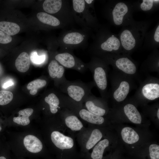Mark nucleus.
Instances as JSON below:
<instances>
[{"label": "nucleus", "instance_id": "nucleus-10", "mask_svg": "<svg viewBox=\"0 0 159 159\" xmlns=\"http://www.w3.org/2000/svg\"><path fill=\"white\" fill-rule=\"evenodd\" d=\"M23 143L26 149L31 153H38L42 149L43 145L41 141L33 135L26 136L23 140Z\"/></svg>", "mask_w": 159, "mask_h": 159}, {"label": "nucleus", "instance_id": "nucleus-13", "mask_svg": "<svg viewBox=\"0 0 159 159\" xmlns=\"http://www.w3.org/2000/svg\"><path fill=\"white\" fill-rule=\"evenodd\" d=\"M115 64L118 68L126 74H132L136 72L135 64L127 58L118 59L116 61Z\"/></svg>", "mask_w": 159, "mask_h": 159}, {"label": "nucleus", "instance_id": "nucleus-14", "mask_svg": "<svg viewBox=\"0 0 159 159\" xmlns=\"http://www.w3.org/2000/svg\"><path fill=\"white\" fill-rule=\"evenodd\" d=\"M144 96L150 100H153L159 97V85L150 83L145 85L142 89Z\"/></svg>", "mask_w": 159, "mask_h": 159}, {"label": "nucleus", "instance_id": "nucleus-23", "mask_svg": "<svg viewBox=\"0 0 159 159\" xmlns=\"http://www.w3.org/2000/svg\"><path fill=\"white\" fill-rule=\"evenodd\" d=\"M84 101L87 109L91 113L100 116H103L105 114L106 110L95 104L91 97V94L85 98Z\"/></svg>", "mask_w": 159, "mask_h": 159}, {"label": "nucleus", "instance_id": "nucleus-12", "mask_svg": "<svg viewBox=\"0 0 159 159\" xmlns=\"http://www.w3.org/2000/svg\"><path fill=\"white\" fill-rule=\"evenodd\" d=\"M128 10V7L124 3L119 2L116 4L112 12L113 21L116 25H120L122 23L124 16Z\"/></svg>", "mask_w": 159, "mask_h": 159}, {"label": "nucleus", "instance_id": "nucleus-25", "mask_svg": "<svg viewBox=\"0 0 159 159\" xmlns=\"http://www.w3.org/2000/svg\"><path fill=\"white\" fill-rule=\"evenodd\" d=\"M19 26L16 23L6 21L0 22V29L9 36L18 34L20 31Z\"/></svg>", "mask_w": 159, "mask_h": 159}, {"label": "nucleus", "instance_id": "nucleus-18", "mask_svg": "<svg viewBox=\"0 0 159 159\" xmlns=\"http://www.w3.org/2000/svg\"><path fill=\"white\" fill-rule=\"evenodd\" d=\"M30 65L29 57L26 52L21 53L15 60V67L20 72L27 71L29 68Z\"/></svg>", "mask_w": 159, "mask_h": 159}, {"label": "nucleus", "instance_id": "nucleus-27", "mask_svg": "<svg viewBox=\"0 0 159 159\" xmlns=\"http://www.w3.org/2000/svg\"><path fill=\"white\" fill-rule=\"evenodd\" d=\"M47 81L44 79H37L30 82L27 86V88L30 90V93L32 95H36L39 89L42 88L47 84Z\"/></svg>", "mask_w": 159, "mask_h": 159}, {"label": "nucleus", "instance_id": "nucleus-1", "mask_svg": "<svg viewBox=\"0 0 159 159\" xmlns=\"http://www.w3.org/2000/svg\"><path fill=\"white\" fill-rule=\"evenodd\" d=\"M90 29L82 28L63 31L58 41L61 51L72 52L75 49L85 48L90 37Z\"/></svg>", "mask_w": 159, "mask_h": 159}, {"label": "nucleus", "instance_id": "nucleus-3", "mask_svg": "<svg viewBox=\"0 0 159 159\" xmlns=\"http://www.w3.org/2000/svg\"><path fill=\"white\" fill-rule=\"evenodd\" d=\"M92 87V84L90 83L67 80L59 87L62 93L73 102L80 103L84 101L85 98L91 94Z\"/></svg>", "mask_w": 159, "mask_h": 159}, {"label": "nucleus", "instance_id": "nucleus-19", "mask_svg": "<svg viewBox=\"0 0 159 159\" xmlns=\"http://www.w3.org/2000/svg\"><path fill=\"white\" fill-rule=\"evenodd\" d=\"M120 46V42L118 39L112 36L101 42L99 46L100 49L103 51L111 52L118 50Z\"/></svg>", "mask_w": 159, "mask_h": 159}, {"label": "nucleus", "instance_id": "nucleus-21", "mask_svg": "<svg viewBox=\"0 0 159 159\" xmlns=\"http://www.w3.org/2000/svg\"><path fill=\"white\" fill-rule=\"evenodd\" d=\"M33 111V110L31 108H27L20 110L19 112L18 116L14 117L13 121L19 125L23 126L27 125L30 123L29 117Z\"/></svg>", "mask_w": 159, "mask_h": 159}, {"label": "nucleus", "instance_id": "nucleus-17", "mask_svg": "<svg viewBox=\"0 0 159 159\" xmlns=\"http://www.w3.org/2000/svg\"><path fill=\"white\" fill-rule=\"evenodd\" d=\"M79 114L82 119L91 123L100 125L104 121L103 117L94 115L84 108L79 110Z\"/></svg>", "mask_w": 159, "mask_h": 159}, {"label": "nucleus", "instance_id": "nucleus-2", "mask_svg": "<svg viewBox=\"0 0 159 159\" xmlns=\"http://www.w3.org/2000/svg\"><path fill=\"white\" fill-rule=\"evenodd\" d=\"M71 1L67 0H45L42 4L44 10L48 14H57V18L68 26L75 22L72 12Z\"/></svg>", "mask_w": 159, "mask_h": 159}, {"label": "nucleus", "instance_id": "nucleus-24", "mask_svg": "<svg viewBox=\"0 0 159 159\" xmlns=\"http://www.w3.org/2000/svg\"><path fill=\"white\" fill-rule=\"evenodd\" d=\"M109 144L107 139H104L99 142L94 147L90 155L91 159H102L104 152Z\"/></svg>", "mask_w": 159, "mask_h": 159}, {"label": "nucleus", "instance_id": "nucleus-26", "mask_svg": "<svg viewBox=\"0 0 159 159\" xmlns=\"http://www.w3.org/2000/svg\"><path fill=\"white\" fill-rule=\"evenodd\" d=\"M65 122L67 126L73 131H78L83 127V125L77 117L73 115L67 116Z\"/></svg>", "mask_w": 159, "mask_h": 159}, {"label": "nucleus", "instance_id": "nucleus-31", "mask_svg": "<svg viewBox=\"0 0 159 159\" xmlns=\"http://www.w3.org/2000/svg\"><path fill=\"white\" fill-rule=\"evenodd\" d=\"M159 0H143L140 4V8L143 11H146L150 10L153 7L154 2H158Z\"/></svg>", "mask_w": 159, "mask_h": 159}, {"label": "nucleus", "instance_id": "nucleus-28", "mask_svg": "<svg viewBox=\"0 0 159 159\" xmlns=\"http://www.w3.org/2000/svg\"><path fill=\"white\" fill-rule=\"evenodd\" d=\"M102 135L98 129L93 130L87 142L86 145L87 149L89 150L92 148L102 138Z\"/></svg>", "mask_w": 159, "mask_h": 159}, {"label": "nucleus", "instance_id": "nucleus-8", "mask_svg": "<svg viewBox=\"0 0 159 159\" xmlns=\"http://www.w3.org/2000/svg\"><path fill=\"white\" fill-rule=\"evenodd\" d=\"M51 138L52 143L60 149H70L74 145V141L72 138L65 136L59 131H55L52 132Z\"/></svg>", "mask_w": 159, "mask_h": 159}, {"label": "nucleus", "instance_id": "nucleus-34", "mask_svg": "<svg viewBox=\"0 0 159 159\" xmlns=\"http://www.w3.org/2000/svg\"><path fill=\"white\" fill-rule=\"evenodd\" d=\"M154 39L156 42H159V25L157 27L155 32Z\"/></svg>", "mask_w": 159, "mask_h": 159}, {"label": "nucleus", "instance_id": "nucleus-6", "mask_svg": "<svg viewBox=\"0 0 159 159\" xmlns=\"http://www.w3.org/2000/svg\"><path fill=\"white\" fill-rule=\"evenodd\" d=\"M96 63L95 59H92L89 63H87L88 69L93 72L94 80L98 88L103 91L107 85L106 72L103 67Z\"/></svg>", "mask_w": 159, "mask_h": 159}, {"label": "nucleus", "instance_id": "nucleus-15", "mask_svg": "<svg viewBox=\"0 0 159 159\" xmlns=\"http://www.w3.org/2000/svg\"><path fill=\"white\" fill-rule=\"evenodd\" d=\"M124 111L126 115L132 122L140 124L142 121L141 115L136 108L132 104H128L124 107Z\"/></svg>", "mask_w": 159, "mask_h": 159}, {"label": "nucleus", "instance_id": "nucleus-30", "mask_svg": "<svg viewBox=\"0 0 159 159\" xmlns=\"http://www.w3.org/2000/svg\"><path fill=\"white\" fill-rule=\"evenodd\" d=\"M149 152L151 159H159V146L152 144L149 147Z\"/></svg>", "mask_w": 159, "mask_h": 159}, {"label": "nucleus", "instance_id": "nucleus-35", "mask_svg": "<svg viewBox=\"0 0 159 159\" xmlns=\"http://www.w3.org/2000/svg\"><path fill=\"white\" fill-rule=\"evenodd\" d=\"M14 84L13 82L11 81H9L5 82L3 85L2 87L5 89L12 85Z\"/></svg>", "mask_w": 159, "mask_h": 159}, {"label": "nucleus", "instance_id": "nucleus-5", "mask_svg": "<svg viewBox=\"0 0 159 159\" xmlns=\"http://www.w3.org/2000/svg\"><path fill=\"white\" fill-rule=\"evenodd\" d=\"M54 59L64 68L74 69L82 73L88 69L87 63L75 56L72 52L61 51L55 55Z\"/></svg>", "mask_w": 159, "mask_h": 159}, {"label": "nucleus", "instance_id": "nucleus-9", "mask_svg": "<svg viewBox=\"0 0 159 159\" xmlns=\"http://www.w3.org/2000/svg\"><path fill=\"white\" fill-rule=\"evenodd\" d=\"M37 16L41 22L52 27L64 28L68 26L53 15L45 12H39Z\"/></svg>", "mask_w": 159, "mask_h": 159}, {"label": "nucleus", "instance_id": "nucleus-37", "mask_svg": "<svg viewBox=\"0 0 159 159\" xmlns=\"http://www.w3.org/2000/svg\"><path fill=\"white\" fill-rule=\"evenodd\" d=\"M0 159H6V158L3 156H1L0 157Z\"/></svg>", "mask_w": 159, "mask_h": 159}, {"label": "nucleus", "instance_id": "nucleus-20", "mask_svg": "<svg viewBox=\"0 0 159 159\" xmlns=\"http://www.w3.org/2000/svg\"><path fill=\"white\" fill-rule=\"evenodd\" d=\"M121 134L123 140L128 144L135 143L139 139V136L137 132L129 127H124L121 131Z\"/></svg>", "mask_w": 159, "mask_h": 159}, {"label": "nucleus", "instance_id": "nucleus-22", "mask_svg": "<svg viewBox=\"0 0 159 159\" xmlns=\"http://www.w3.org/2000/svg\"><path fill=\"white\" fill-rule=\"evenodd\" d=\"M129 90L130 85L128 82L125 81L122 82L114 93V98L118 102L123 101L129 93Z\"/></svg>", "mask_w": 159, "mask_h": 159}, {"label": "nucleus", "instance_id": "nucleus-11", "mask_svg": "<svg viewBox=\"0 0 159 159\" xmlns=\"http://www.w3.org/2000/svg\"><path fill=\"white\" fill-rule=\"evenodd\" d=\"M63 93L57 95L52 92L49 94L44 98V100L49 106L51 112L54 114L58 111V108H60L59 105L63 100Z\"/></svg>", "mask_w": 159, "mask_h": 159}, {"label": "nucleus", "instance_id": "nucleus-29", "mask_svg": "<svg viewBox=\"0 0 159 159\" xmlns=\"http://www.w3.org/2000/svg\"><path fill=\"white\" fill-rule=\"evenodd\" d=\"M13 93L5 90L0 91V105H4L10 103L13 98Z\"/></svg>", "mask_w": 159, "mask_h": 159}, {"label": "nucleus", "instance_id": "nucleus-32", "mask_svg": "<svg viewBox=\"0 0 159 159\" xmlns=\"http://www.w3.org/2000/svg\"><path fill=\"white\" fill-rule=\"evenodd\" d=\"M12 40L11 37L0 30V43L3 44H8Z\"/></svg>", "mask_w": 159, "mask_h": 159}, {"label": "nucleus", "instance_id": "nucleus-16", "mask_svg": "<svg viewBox=\"0 0 159 159\" xmlns=\"http://www.w3.org/2000/svg\"><path fill=\"white\" fill-rule=\"evenodd\" d=\"M120 39L122 45L125 49L131 50L135 47L136 41L130 30L127 29L124 30L120 34Z\"/></svg>", "mask_w": 159, "mask_h": 159}, {"label": "nucleus", "instance_id": "nucleus-33", "mask_svg": "<svg viewBox=\"0 0 159 159\" xmlns=\"http://www.w3.org/2000/svg\"><path fill=\"white\" fill-rule=\"evenodd\" d=\"M44 55L39 56L35 52L32 53L31 55V59L32 61L34 63L39 64L43 62L44 59Z\"/></svg>", "mask_w": 159, "mask_h": 159}, {"label": "nucleus", "instance_id": "nucleus-7", "mask_svg": "<svg viewBox=\"0 0 159 159\" xmlns=\"http://www.w3.org/2000/svg\"><path fill=\"white\" fill-rule=\"evenodd\" d=\"M48 69L50 77L55 80L59 87L67 80L65 76L64 68L55 59L50 62Z\"/></svg>", "mask_w": 159, "mask_h": 159}, {"label": "nucleus", "instance_id": "nucleus-36", "mask_svg": "<svg viewBox=\"0 0 159 159\" xmlns=\"http://www.w3.org/2000/svg\"><path fill=\"white\" fill-rule=\"evenodd\" d=\"M157 116L158 119H159V109H158L157 111Z\"/></svg>", "mask_w": 159, "mask_h": 159}, {"label": "nucleus", "instance_id": "nucleus-4", "mask_svg": "<svg viewBox=\"0 0 159 159\" xmlns=\"http://www.w3.org/2000/svg\"><path fill=\"white\" fill-rule=\"evenodd\" d=\"M71 8L74 22L82 28H90L94 20L90 10L94 0H71Z\"/></svg>", "mask_w": 159, "mask_h": 159}, {"label": "nucleus", "instance_id": "nucleus-38", "mask_svg": "<svg viewBox=\"0 0 159 159\" xmlns=\"http://www.w3.org/2000/svg\"><path fill=\"white\" fill-rule=\"evenodd\" d=\"M1 130V126H0V131Z\"/></svg>", "mask_w": 159, "mask_h": 159}]
</instances>
